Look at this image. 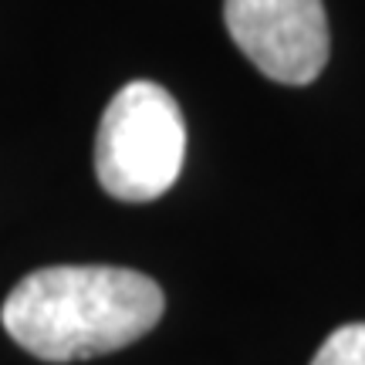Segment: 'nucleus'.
Instances as JSON below:
<instances>
[{
	"mask_svg": "<svg viewBox=\"0 0 365 365\" xmlns=\"http://www.w3.org/2000/svg\"><path fill=\"white\" fill-rule=\"evenodd\" d=\"M186 122L156 81H129L108 102L95 139V176L122 203H149L180 180Z\"/></svg>",
	"mask_w": 365,
	"mask_h": 365,
	"instance_id": "f03ea898",
	"label": "nucleus"
},
{
	"mask_svg": "<svg viewBox=\"0 0 365 365\" xmlns=\"http://www.w3.org/2000/svg\"><path fill=\"white\" fill-rule=\"evenodd\" d=\"M223 24L250 65L281 85H312L328 61L322 0H223Z\"/></svg>",
	"mask_w": 365,
	"mask_h": 365,
	"instance_id": "7ed1b4c3",
	"label": "nucleus"
},
{
	"mask_svg": "<svg viewBox=\"0 0 365 365\" xmlns=\"http://www.w3.org/2000/svg\"><path fill=\"white\" fill-rule=\"evenodd\" d=\"M312 365H365V322L335 328L314 352Z\"/></svg>",
	"mask_w": 365,
	"mask_h": 365,
	"instance_id": "20e7f679",
	"label": "nucleus"
},
{
	"mask_svg": "<svg viewBox=\"0 0 365 365\" xmlns=\"http://www.w3.org/2000/svg\"><path fill=\"white\" fill-rule=\"evenodd\" d=\"M163 287L129 267L58 264L14 287L0 322L24 352L44 362H81L118 352L159 325Z\"/></svg>",
	"mask_w": 365,
	"mask_h": 365,
	"instance_id": "f257e3e1",
	"label": "nucleus"
}]
</instances>
